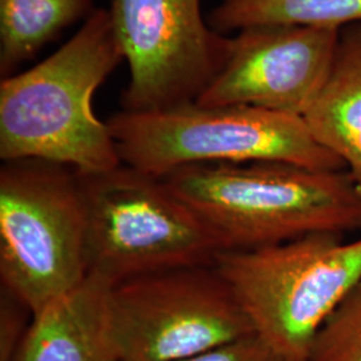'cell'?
<instances>
[{"label":"cell","mask_w":361,"mask_h":361,"mask_svg":"<svg viewBox=\"0 0 361 361\" xmlns=\"http://www.w3.org/2000/svg\"><path fill=\"white\" fill-rule=\"evenodd\" d=\"M32 313L26 305L13 296L11 292L1 288L0 296V361H11L20 347Z\"/></svg>","instance_id":"9a60e30c"},{"label":"cell","mask_w":361,"mask_h":361,"mask_svg":"<svg viewBox=\"0 0 361 361\" xmlns=\"http://www.w3.org/2000/svg\"><path fill=\"white\" fill-rule=\"evenodd\" d=\"M94 10L92 0H0L1 78Z\"/></svg>","instance_id":"7c38bea8"},{"label":"cell","mask_w":361,"mask_h":361,"mask_svg":"<svg viewBox=\"0 0 361 361\" xmlns=\"http://www.w3.org/2000/svg\"><path fill=\"white\" fill-rule=\"evenodd\" d=\"M122 165L162 178L207 164L283 162L340 171L345 165L317 142L302 116L256 106L197 102L110 116Z\"/></svg>","instance_id":"3957f363"},{"label":"cell","mask_w":361,"mask_h":361,"mask_svg":"<svg viewBox=\"0 0 361 361\" xmlns=\"http://www.w3.org/2000/svg\"><path fill=\"white\" fill-rule=\"evenodd\" d=\"M111 286L89 274L34 314L11 361H121L109 314Z\"/></svg>","instance_id":"30bf717a"},{"label":"cell","mask_w":361,"mask_h":361,"mask_svg":"<svg viewBox=\"0 0 361 361\" xmlns=\"http://www.w3.org/2000/svg\"><path fill=\"white\" fill-rule=\"evenodd\" d=\"M87 213L77 170L39 159L0 169L1 288L38 312L89 276Z\"/></svg>","instance_id":"8992f818"},{"label":"cell","mask_w":361,"mask_h":361,"mask_svg":"<svg viewBox=\"0 0 361 361\" xmlns=\"http://www.w3.org/2000/svg\"><path fill=\"white\" fill-rule=\"evenodd\" d=\"M340 34L337 28L286 25L240 30L225 65L195 102L302 116L328 78Z\"/></svg>","instance_id":"9c48e42d"},{"label":"cell","mask_w":361,"mask_h":361,"mask_svg":"<svg viewBox=\"0 0 361 361\" xmlns=\"http://www.w3.org/2000/svg\"><path fill=\"white\" fill-rule=\"evenodd\" d=\"M302 119L361 190V23L341 30L331 71Z\"/></svg>","instance_id":"8fae6325"},{"label":"cell","mask_w":361,"mask_h":361,"mask_svg":"<svg viewBox=\"0 0 361 361\" xmlns=\"http://www.w3.org/2000/svg\"><path fill=\"white\" fill-rule=\"evenodd\" d=\"M183 361H288L264 343L257 335H249L210 349Z\"/></svg>","instance_id":"2e32d148"},{"label":"cell","mask_w":361,"mask_h":361,"mask_svg":"<svg viewBox=\"0 0 361 361\" xmlns=\"http://www.w3.org/2000/svg\"><path fill=\"white\" fill-rule=\"evenodd\" d=\"M109 13L129 65L125 111L195 102L228 59L232 38L209 26L201 0H111Z\"/></svg>","instance_id":"ba28073f"},{"label":"cell","mask_w":361,"mask_h":361,"mask_svg":"<svg viewBox=\"0 0 361 361\" xmlns=\"http://www.w3.org/2000/svg\"><path fill=\"white\" fill-rule=\"evenodd\" d=\"M207 23L224 35L268 25L343 30L361 23V0H224Z\"/></svg>","instance_id":"4fadbf2b"},{"label":"cell","mask_w":361,"mask_h":361,"mask_svg":"<svg viewBox=\"0 0 361 361\" xmlns=\"http://www.w3.org/2000/svg\"><path fill=\"white\" fill-rule=\"evenodd\" d=\"M109 314L121 361H183L253 335L214 265L158 271L114 285Z\"/></svg>","instance_id":"52a82bcc"},{"label":"cell","mask_w":361,"mask_h":361,"mask_svg":"<svg viewBox=\"0 0 361 361\" xmlns=\"http://www.w3.org/2000/svg\"><path fill=\"white\" fill-rule=\"evenodd\" d=\"M87 213L89 274L109 284L213 265L224 245L205 219L162 178L125 165L78 173Z\"/></svg>","instance_id":"5b68a950"},{"label":"cell","mask_w":361,"mask_h":361,"mask_svg":"<svg viewBox=\"0 0 361 361\" xmlns=\"http://www.w3.org/2000/svg\"><path fill=\"white\" fill-rule=\"evenodd\" d=\"M109 10L95 8L73 38L30 70L0 82V158L39 159L83 174L122 166L95 91L122 62Z\"/></svg>","instance_id":"6da1fadb"},{"label":"cell","mask_w":361,"mask_h":361,"mask_svg":"<svg viewBox=\"0 0 361 361\" xmlns=\"http://www.w3.org/2000/svg\"><path fill=\"white\" fill-rule=\"evenodd\" d=\"M162 180L205 219L224 252L361 229V190L347 170L207 164L178 169Z\"/></svg>","instance_id":"7a4b0ae2"},{"label":"cell","mask_w":361,"mask_h":361,"mask_svg":"<svg viewBox=\"0 0 361 361\" xmlns=\"http://www.w3.org/2000/svg\"><path fill=\"white\" fill-rule=\"evenodd\" d=\"M308 361H361V281L317 332Z\"/></svg>","instance_id":"5bb4252c"},{"label":"cell","mask_w":361,"mask_h":361,"mask_svg":"<svg viewBox=\"0 0 361 361\" xmlns=\"http://www.w3.org/2000/svg\"><path fill=\"white\" fill-rule=\"evenodd\" d=\"M214 268L255 335L288 361H308L314 337L361 281V237L312 233L276 245L219 253Z\"/></svg>","instance_id":"277c9868"}]
</instances>
